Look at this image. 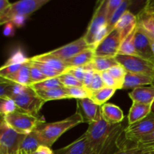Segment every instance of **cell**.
Here are the masks:
<instances>
[{
	"instance_id": "cell-40",
	"label": "cell",
	"mask_w": 154,
	"mask_h": 154,
	"mask_svg": "<svg viewBox=\"0 0 154 154\" xmlns=\"http://www.w3.org/2000/svg\"><path fill=\"white\" fill-rule=\"evenodd\" d=\"M123 0H108L107 3V20L108 23L109 22L110 20L111 19L112 16L114 15V12L117 11L119 6L121 5Z\"/></svg>"
},
{
	"instance_id": "cell-24",
	"label": "cell",
	"mask_w": 154,
	"mask_h": 154,
	"mask_svg": "<svg viewBox=\"0 0 154 154\" xmlns=\"http://www.w3.org/2000/svg\"><path fill=\"white\" fill-rule=\"evenodd\" d=\"M38 136L36 134L35 131H32L31 133L26 135L25 138L22 141L20 147V153L22 154H32L42 146Z\"/></svg>"
},
{
	"instance_id": "cell-25",
	"label": "cell",
	"mask_w": 154,
	"mask_h": 154,
	"mask_svg": "<svg viewBox=\"0 0 154 154\" xmlns=\"http://www.w3.org/2000/svg\"><path fill=\"white\" fill-rule=\"evenodd\" d=\"M3 78L15 83V84L29 87L31 85V80H30L29 66L27 62L16 72L10 75H8Z\"/></svg>"
},
{
	"instance_id": "cell-5",
	"label": "cell",
	"mask_w": 154,
	"mask_h": 154,
	"mask_svg": "<svg viewBox=\"0 0 154 154\" xmlns=\"http://www.w3.org/2000/svg\"><path fill=\"white\" fill-rule=\"evenodd\" d=\"M113 126L114 125L107 123L102 116L97 121L89 124V127L85 133L87 137L90 154H99L104 140Z\"/></svg>"
},
{
	"instance_id": "cell-2",
	"label": "cell",
	"mask_w": 154,
	"mask_h": 154,
	"mask_svg": "<svg viewBox=\"0 0 154 154\" xmlns=\"http://www.w3.org/2000/svg\"><path fill=\"white\" fill-rule=\"evenodd\" d=\"M82 123H84V119L76 111L72 116L60 121L49 123L44 122L39 124L35 131L42 145L51 147L63 134Z\"/></svg>"
},
{
	"instance_id": "cell-28",
	"label": "cell",
	"mask_w": 154,
	"mask_h": 154,
	"mask_svg": "<svg viewBox=\"0 0 154 154\" xmlns=\"http://www.w3.org/2000/svg\"><path fill=\"white\" fill-rule=\"evenodd\" d=\"M36 93H37L38 96L45 102L51 100L69 99L64 87L54 89V90H48V91H39L36 92Z\"/></svg>"
},
{
	"instance_id": "cell-31",
	"label": "cell",
	"mask_w": 154,
	"mask_h": 154,
	"mask_svg": "<svg viewBox=\"0 0 154 154\" xmlns=\"http://www.w3.org/2000/svg\"><path fill=\"white\" fill-rule=\"evenodd\" d=\"M69 99H82L91 97V92L86 87H64Z\"/></svg>"
},
{
	"instance_id": "cell-7",
	"label": "cell",
	"mask_w": 154,
	"mask_h": 154,
	"mask_svg": "<svg viewBox=\"0 0 154 154\" xmlns=\"http://www.w3.org/2000/svg\"><path fill=\"white\" fill-rule=\"evenodd\" d=\"M26 135L17 132L2 119L0 125V154H20V147Z\"/></svg>"
},
{
	"instance_id": "cell-3",
	"label": "cell",
	"mask_w": 154,
	"mask_h": 154,
	"mask_svg": "<svg viewBox=\"0 0 154 154\" xmlns=\"http://www.w3.org/2000/svg\"><path fill=\"white\" fill-rule=\"evenodd\" d=\"M48 2L49 0H20L11 3L8 9L3 14L0 15V24H7L17 18L27 19Z\"/></svg>"
},
{
	"instance_id": "cell-26",
	"label": "cell",
	"mask_w": 154,
	"mask_h": 154,
	"mask_svg": "<svg viewBox=\"0 0 154 154\" xmlns=\"http://www.w3.org/2000/svg\"><path fill=\"white\" fill-rule=\"evenodd\" d=\"M132 2L129 1V0H123L121 5L119 6L118 8L117 9L115 12H114V15L112 16L111 19L110 20L109 22L108 23V25H107V32L108 34H109L111 31L114 29L116 25L118 23V21L120 20V18L123 17V15L124 14L125 12L128 11V8L132 4Z\"/></svg>"
},
{
	"instance_id": "cell-19",
	"label": "cell",
	"mask_w": 154,
	"mask_h": 154,
	"mask_svg": "<svg viewBox=\"0 0 154 154\" xmlns=\"http://www.w3.org/2000/svg\"><path fill=\"white\" fill-rule=\"evenodd\" d=\"M29 59L31 61L38 62V63H42L47 65V66H49L50 68L53 69L54 70L57 71L60 75L64 73L66 71V69H67V66H66L64 62L60 60V59L57 58V57H54V56L51 55L48 53L35 56V57H32Z\"/></svg>"
},
{
	"instance_id": "cell-44",
	"label": "cell",
	"mask_w": 154,
	"mask_h": 154,
	"mask_svg": "<svg viewBox=\"0 0 154 154\" xmlns=\"http://www.w3.org/2000/svg\"><path fill=\"white\" fill-rule=\"evenodd\" d=\"M3 34L5 36L14 35V24L11 22L5 24L4 31H3Z\"/></svg>"
},
{
	"instance_id": "cell-33",
	"label": "cell",
	"mask_w": 154,
	"mask_h": 154,
	"mask_svg": "<svg viewBox=\"0 0 154 154\" xmlns=\"http://www.w3.org/2000/svg\"><path fill=\"white\" fill-rule=\"evenodd\" d=\"M20 111L19 109L14 100L5 98V99H1V105H0V113L2 116H5L11 113L16 112V111Z\"/></svg>"
},
{
	"instance_id": "cell-11",
	"label": "cell",
	"mask_w": 154,
	"mask_h": 154,
	"mask_svg": "<svg viewBox=\"0 0 154 154\" xmlns=\"http://www.w3.org/2000/svg\"><path fill=\"white\" fill-rule=\"evenodd\" d=\"M91 48L87 43V42L84 39V36L68 45H64V46L59 48L57 49L48 52L51 55L60 59L62 61H66L69 59L72 58L75 56L78 55L82 51Z\"/></svg>"
},
{
	"instance_id": "cell-49",
	"label": "cell",
	"mask_w": 154,
	"mask_h": 154,
	"mask_svg": "<svg viewBox=\"0 0 154 154\" xmlns=\"http://www.w3.org/2000/svg\"><path fill=\"white\" fill-rule=\"evenodd\" d=\"M151 109H152V111H153V112H154V100H153V102H152V104H151Z\"/></svg>"
},
{
	"instance_id": "cell-18",
	"label": "cell",
	"mask_w": 154,
	"mask_h": 154,
	"mask_svg": "<svg viewBox=\"0 0 154 154\" xmlns=\"http://www.w3.org/2000/svg\"><path fill=\"white\" fill-rule=\"evenodd\" d=\"M129 96L132 102L151 105L154 100V87H140L129 93Z\"/></svg>"
},
{
	"instance_id": "cell-39",
	"label": "cell",
	"mask_w": 154,
	"mask_h": 154,
	"mask_svg": "<svg viewBox=\"0 0 154 154\" xmlns=\"http://www.w3.org/2000/svg\"><path fill=\"white\" fill-rule=\"evenodd\" d=\"M116 154H153L144 147H125Z\"/></svg>"
},
{
	"instance_id": "cell-15",
	"label": "cell",
	"mask_w": 154,
	"mask_h": 154,
	"mask_svg": "<svg viewBox=\"0 0 154 154\" xmlns=\"http://www.w3.org/2000/svg\"><path fill=\"white\" fill-rule=\"evenodd\" d=\"M101 114L104 120L111 125L121 123L124 114L120 107L111 103H105L101 106Z\"/></svg>"
},
{
	"instance_id": "cell-10",
	"label": "cell",
	"mask_w": 154,
	"mask_h": 154,
	"mask_svg": "<svg viewBox=\"0 0 154 154\" xmlns=\"http://www.w3.org/2000/svg\"><path fill=\"white\" fill-rule=\"evenodd\" d=\"M122 42L123 40L120 32L117 29L114 28V29L107 35L95 48V56L115 57L118 54Z\"/></svg>"
},
{
	"instance_id": "cell-37",
	"label": "cell",
	"mask_w": 154,
	"mask_h": 154,
	"mask_svg": "<svg viewBox=\"0 0 154 154\" xmlns=\"http://www.w3.org/2000/svg\"><path fill=\"white\" fill-rule=\"evenodd\" d=\"M105 87V84L104 83L103 80H102V75H101L100 72H95L94 77H93V80L92 81L91 85L90 86L88 90L90 92L97 91V90H101V89Z\"/></svg>"
},
{
	"instance_id": "cell-13",
	"label": "cell",
	"mask_w": 154,
	"mask_h": 154,
	"mask_svg": "<svg viewBox=\"0 0 154 154\" xmlns=\"http://www.w3.org/2000/svg\"><path fill=\"white\" fill-rule=\"evenodd\" d=\"M134 42L137 56L154 63V54L151 46V40L138 25Z\"/></svg>"
},
{
	"instance_id": "cell-43",
	"label": "cell",
	"mask_w": 154,
	"mask_h": 154,
	"mask_svg": "<svg viewBox=\"0 0 154 154\" xmlns=\"http://www.w3.org/2000/svg\"><path fill=\"white\" fill-rule=\"evenodd\" d=\"M151 142H154V130L151 133L142 137V138H141L138 141L133 142L132 144H147V143Z\"/></svg>"
},
{
	"instance_id": "cell-23",
	"label": "cell",
	"mask_w": 154,
	"mask_h": 154,
	"mask_svg": "<svg viewBox=\"0 0 154 154\" xmlns=\"http://www.w3.org/2000/svg\"><path fill=\"white\" fill-rule=\"evenodd\" d=\"M95 57L94 50L92 48L85 50L72 58L64 61L65 64L69 67H82L89 64Z\"/></svg>"
},
{
	"instance_id": "cell-16",
	"label": "cell",
	"mask_w": 154,
	"mask_h": 154,
	"mask_svg": "<svg viewBox=\"0 0 154 154\" xmlns=\"http://www.w3.org/2000/svg\"><path fill=\"white\" fill-rule=\"evenodd\" d=\"M54 154H90L86 133L66 147L54 150Z\"/></svg>"
},
{
	"instance_id": "cell-6",
	"label": "cell",
	"mask_w": 154,
	"mask_h": 154,
	"mask_svg": "<svg viewBox=\"0 0 154 154\" xmlns=\"http://www.w3.org/2000/svg\"><path fill=\"white\" fill-rule=\"evenodd\" d=\"M107 3L108 0H103L99 2L96 8L93 18L90 23L87 32L84 35V39L89 46L94 50L95 41L99 32L108 25L107 20Z\"/></svg>"
},
{
	"instance_id": "cell-34",
	"label": "cell",
	"mask_w": 154,
	"mask_h": 154,
	"mask_svg": "<svg viewBox=\"0 0 154 154\" xmlns=\"http://www.w3.org/2000/svg\"><path fill=\"white\" fill-rule=\"evenodd\" d=\"M59 81L61 82L64 87H82L84 84L78 81L77 78L68 73H63L58 77Z\"/></svg>"
},
{
	"instance_id": "cell-14",
	"label": "cell",
	"mask_w": 154,
	"mask_h": 154,
	"mask_svg": "<svg viewBox=\"0 0 154 154\" xmlns=\"http://www.w3.org/2000/svg\"><path fill=\"white\" fill-rule=\"evenodd\" d=\"M138 25V20L137 16L130 12L129 11L125 12L120 20L116 25L115 29L118 30L121 36L122 40H124Z\"/></svg>"
},
{
	"instance_id": "cell-51",
	"label": "cell",
	"mask_w": 154,
	"mask_h": 154,
	"mask_svg": "<svg viewBox=\"0 0 154 154\" xmlns=\"http://www.w3.org/2000/svg\"><path fill=\"white\" fill-rule=\"evenodd\" d=\"M20 154H22V153H20Z\"/></svg>"
},
{
	"instance_id": "cell-22",
	"label": "cell",
	"mask_w": 154,
	"mask_h": 154,
	"mask_svg": "<svg viewBox=\"0 0 154 154\" xmlns=\"http://www.w3.org/2000/svg\"><path fill=\"white\" fill-rule=\"evenodd\" d=\"M138 27L154 41V13H148L141 10L137 15Z\"/></svg>"
},
{
	"instance_id": "cell-48",
	"label": "cell",
	"mask_w": 154,
	"mask_h": 154,
	"mask_svg": "<svg viewBox=\"0 0 154 154\" xmlns=\"http://www.w3.org/2000/svg\"><path fill=\"white\" fill-rule=\"evenodd\" d=\"M151 46H152V49H153V52L154 54V41L151 40Z\"/></svg>"
},
{
	"instance_id": "cell-12",
	"label": "cell",
	"mask_w": 154,
	"mask_h": 154,
	"mask_svg": "<svg viewBox=\"0 0 154 154\" xmlns=\"http://www.w3.org/2000/svg\"><path fill=\"white\" fill-rule=\"evenodd\" d=\"M84 119V123L89 124L96 122L101 117V106L91 99H77V111Z\"/></svg>"
},
{
	"instance_id": "cell-4",
	"label": "cell",
	"mask_w": 154,
	"mask_h": 154,
	"mask_svg": "<svg viewBox=\"0 0 154 154\" xmlns=\"http://www.w3.org/2000/svg\"><path fill=\"white\" fill-rule=\"evenodd\" d=\"M2 119L5 120L11 129L22 135H28L31 133L39 124L45 122L42 118L21 111H16L5 116H2Z\"/></svg>"
},
{
	"instance_id": "cell-42",
	"label": "cell",
	"mask_w": 154,
	"mask_h": 154,
	"mask_svg": "<svg viewBox=\"0 0 154 154\" xmlns=\"http://www.w3.org/2000/svg\"><path fill=\"white\" fill-rule=\"evenodd\" d=\"M95 71L93 70H86L85 75H84V87L89 89L90 86L91 85L92 81L93 80V77H94Z\"/></svg>"
},
{
	"instance_id": "cell-47",
	"label": "cell",
	"mask_w": 154,
	"mask_h": 154,
	"mask_svg": "<svg viewBox=\"0 0 154 154\" xmlns=\"http://www.w3.org/2000/svg\"><path fill=\"white\" fill-rule=\"evenodd\" d=\"M142 10L148 13H154V0H149L146 2Z\"/></svg>"
},
{
	"instance_id": "cell-36",
	"label": "cell",
	"mask_w": 154,
	"mask_h": 154,
	"mask_svg": "<svg viewBox=\"0 0 154 154\" xmlns=\"http://www.w3.org/2000/svg\"><path fill=\"white\" fill-rule=\"evenodd\" d=\"M27 63H28L29 66V72H30V80H31V85L37 83L42 82V81H45V80L48 79L47 76L42 73L36 67H35L32 64L29 63L27 60ZM30 85V86H31Z\"/></svg>"
},
{
	"instance_id": "cell-20",
	"label": "cell",
	"mask_w": 154,
	"mask_h": 154,
	"mask_svg": "<svg viewBox=\"0 0 154 154\" xmlns=\"http://www.w3.org/2000/svg\"><path fill=\"white\" fill-rule=\"evenodd\" d=\"M153 83V79L150 77L127 72L125 77L122 90H128V89L134 90L137 87H144V85H147V84H150L151 86Z\"/></svg>"
},
{
	"instance_id": "cell-1",
	"label": "cell",
	"mask_w": 154,
	"mask_h": 154,
	"mask_svg": "<svg viewBox=\"0 0 154 154\" xmlns=\"http://www.w3.org/2000/svg\"><path fill=\"white\" fill-rule=\"evenodd\" d=\"M5 98L14 100L21 111L38 117L41 108L45 103L32 88L13 82L6 87L4 96L1 99Z\"/></svg>"
},
{
	"instance_id": "cell-30",
	"label": "cell",
	"mask_w": 154,
	"mask_h": 154,
	"mask_svg": "<svg viewBox=\"0 0 154 154\" xmlns=\"http://www.w3.org/2000/svg\"><path fill=\"white\" fill-rule=\"evenodd\" d=\"M29 87L32 88L35 92L48 91V90H54V89L64 87L63 84H61V82L59 81L58 77L57 78H48V79L45 80V81L32 84V85L29 86Z\"/></svg>"
},
{
	"instance_id": "cell-17",
	"label": "cell",
	"mask_w": 154,
	"mask_h": 154,
	"mask_svg": "<svg viewBox=\"0 0 154 154\" xmlns=\"http://www.w3.org/2000/svg\"><path fill=\"white\" fill-rule=\"evenodd\" d=\"M119 63L115 60V57H96L89 64L82 66L85 70H93L97 72L108 71L111 68L117 66Z\"/></svg>"
},
{
	"instance_id": "cell-45",
	"label": "cell",
	"mask_w": 154,
	"mask_h": 154,
	"mask_svg": "<svg viewBox=\"0 0 154 154\" xmlns=\"http://www.w3.org/2000/svg\"><path fill=\"white\" fill-rule=\"evenodd\" d=\"M32 154H54V152L51 150V147L42 145Z\"/></svg>"
},
{
	"instance_id": "cell-50",
	"label": "cell",
	"mask_w": 154,
	"mask_h": 154,
	"mask_svg": "<svg viewBox=\"0 0 154 154\" xmlns=\"http://www.w3.org/2000/svg\"><path fill=\"white\" fill-rule=\"evenodd\" d=\"M151 86H153V87H154V81H153V84H152Z\"/></svg>"
},
{
	"instance_id": "cell-41",
	"label": "cell",
	"mask_w": 154,
	"mask_h": 154,
	"mask_svg": "<svg viewBox=\"0 0 154 154\" xmlns=\"http://www.w3.org/2000/svg\"><path fill=\"white\" fill-rule=\"evenodd\" d=\"M85 69L82 67H69L67 68L66 72L64 73H68L69 75H72L75 78L82 82L84 84V75H85Z\"/></svg>"
},
{
	"instance_id": "cell-38",
	"label": "cell",
	"mask_w": 154,
	"mask_h": 154,
	"mask_svg": "<svg viewBox=\"0 0 154 154\" xmlns=\"http://www.w3.org/2000/svg\"><path fill=\"white\" fill-rule=\"evenodd\" d=\"M101 75H102V80H103L104 83L105 84V87H111V88L116 89V90H121V87L119 85L118 83L109 74L108 71H105V72H100Z\"/></svg>"
},
{
	"instance_id": "cell-32",
	"label": "cell",
	"mask_w": 154,
	"mask_h": 154,
	"mask_svg": "<svg viewBox=\"0 0 154 154\" xmlns=\"http://www.w3.org/2000/svg\"><path fill=\"white\" fill-rule=\"evenodd\" d=\"M108 72L110 75L113 77L114 80L119 84V85L121 87V90L123 88V83H124L125 77H126L127 71L121 66V65H117L108 69Z\"/></svg>"
},
{
	"instance_id": "cell-29",
	"label": "cell",
	"mask_w": 154,
	"mask_h": 154,
	"mask_svg": "<svg viewBox=\"0 0 154 154\" xmlns=\"http://www.w3.org/2000/svg\"><path fill=\"white\" fill-rule=\"evenodd\" d=\"M136 28L123 41L119 50L118 54L120 55H130L137 56L135 48V35L136 32Z\"/></svg>"
},
{
	"instance_id": "cell-35",
	"label": "cell",
	"mask_w": 154,
	"mask_h": 154,
	"mask_svg": "<svg viewBox=\"0 0 154 154\" xmlns=\"http://www.w3.org/2000/svg\"><path fill=\"white\" fill-rule=\"evenodd\" d=\"M28 62L30 63L31 64H32L35 67L37 68L41 72H42L43 75H45V76H47L49 78H57L60 75V73L57 72V71L54 70L53 69L50 68L49 66H48L47 65L44 64V63H38V62H35V61H31L29 60V59L28 58Z\"/></svg>"
},
{
	"instance_id": "cell-21",
	"label": "cell",
	"mask_w": 154,
	"mask_h": 154,
	"mask_svg": "<svg viewBox=\"0 0 154 154\" xmlns=\"http://www.w3.org/2000/svg\"><path fill=\"white\" fill-rule=\"evenodd\" d=\"M151 112V105H145V104L132 102V105L128 115V123L130 125L136 123L145 118Z\"/></svg>"
},
{
	"instance_id": "cell-9",
	"label": "cell",
	"mask_w": 154,
	"mask_h": 154,
	"mask_svg": "<svg viewBox=\"0 0 154 154\" xmlns=\"http://www.w3.org/2000/svg\"><path fill=\"white\" fill-rule=\"evenodd\" d=\"M154 130V112L152 111L148 116L139 121L128 125L124 130L126 140L133 143L142 137L149 135Z\"/></svg>"
},
{
	"instance_id": "cell-27",
	"label": "cell",
	"mask_w": 154,
	"mask_h": 154,
	"mask_svg": "<svg viewBox=\"0 0 154 154\" xmlns=\"http://www.w3.org/2000/svg\"><path fill=\"white\" fill-rule=\"evenodd\" d=\"M116 91H117L116 89L105 87L97 91L92 92L90 99L96 104L102 106V105L105 104L107 101H108V99H110L114 96Z\"/></svg>"
},
{
	"instance_id": "cell-8",
	"label": "cell",
	"mask_w": 154,
	"mask_h": 154,
	"mask_svg": "<svg viewBox=\"0 0 154 154\" xmlns=\"http://www.w3.org/2000/svg\"><path fill=\"white\" fill-rule=\"evenodd\" d=\"M115 60L127 72L150 77L154 81V63L152 62L144 60L138 56L120 54L116 56Z\"/></svg>"
},
{
	"instance_id": "cell-46",
	"label": "cell",
	"mask_w": 154,
	"mask_h": 154,
	"mask_svg": "<svg viewBox=\"0 0 154 154\" xmlns=\"http://www.w3.org/2000/svg\"><path fill=\"white\" fill-rule=\"evenodd\" d=\"M11 5V3L9 2L8 0H1L0 1V15L3 14L8 9Z\"/></svg>"
}]
</instances>
